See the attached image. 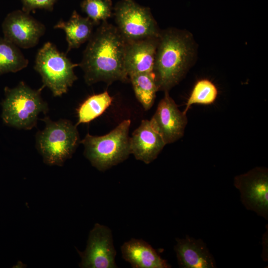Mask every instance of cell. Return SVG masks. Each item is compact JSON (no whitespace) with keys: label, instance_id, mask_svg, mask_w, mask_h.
Segmentation results:
<instances>
[{"label":"cell","instance_id":"6da1fadb","mask_svg":"<svg viewBox=\"0 0 268 268\" xmlns=\"http://www.w3.org/2000/svg\"><path fill=\"white\" fill-rule=\"evenodd\" d=\"M88 41L78 64L88 85L128 80L125 68L128 41L116 26L107 21L102 22Z\"/></svg>","mask_w":268,"mask_h":268},{"label":"cell","instance_id":"7a4b0ae2","mask_svg":"<svg viewBox=\"0 0 268 268\" xmlns=\"http://www.w3.org/2000/svg\"><path fill=\"white\" fill-rule=\"evenodd\" d=\"M191 56L189 42L183 34L173 31L160 35L153 73L158 90L168 91L185 74Z\"/></svg>","mask_w":268,"mask_h":268},{"label":"cell","instance_id":"3957f363","mask_svg":"<svg viewBox=\"0 0 268 268\" xmlns=\"http://www.w3.org/2000/svg\"><path fill=\"white\" fill-rule=\"evenodd\" d=\"M45 87L33 89L20 81L13 88H4V98L1 102V118L6 125L29 130L37 125L40 113L46 115L48 104L41 96Z\"/></svg>","mask_w":268,"mask_h":268},{"label":"cell","instance_id":"277c9868","mask_svg":"<svg viewBox=\"0 0 268 268\" xmlns=\"http://www.w3.org/2000/svg\"><path fill=\"white\" fill-rule=\"evenodd\" d=\"M130 125V120H125L104 135H86L81 142L84 147V154L93 166L104 171L127 159L131 154Z\"/></svg>","mask_w":268,"mask_h":268},{"label":"cell","instance_id":"5b68a950","mask_svg":"<svg viewBox=\"0 0 268 268\" xmlns=\"http://www.w3.org/2000/svg\"><path fill=\"white\" fill-rule=\"evenodd\" d=\"M41 120L45 126L36 135L37 149L46 164L62 166L71 157L79 142L76 126L66 119L53 121L46 117Z\"/></svg>","mask_w":268,"mask_h":268},{"label":"cell","instance_id":"8992f818","mask_svg":"<svg viewBox=\"0 0 268 268\" xmlns=\"http://www.w3.org/2000/svg\"><path fill=\"white\" fill-rule=\"evenodd\" d=\"M78 66L66 53L60 52L55 45L48 42L38 50L34 68L40 75L43 85L57 97L66 93L77 79L74 68Z\"/></svg>","mask_w":268,"mask_h":268},{"label":"cell","instance_id":"52a82bcc","mask_svg":"<svg viewBox=\"0 0 268 268\" xmlns=\"http://www.w3.org/2000/svg\"><path fill=\"white\" fill-rule=\"evenodd\" d=\"M114 10L116 27L127 41L159 37L160 34L149 8L134 0H121Z\"/></svg>","mask_w":268,"mask_h":268},{"label":"cell","instance_id":"ba28073f","mask_svg":"<svg viewBox=\"0 0 268 268\" xmlns=\"http://www.w3.org/2000/svg\"><path fill=\"white\" fill-rule=\"evenodd\" d=\"M234 185L240 193V200L245 207L268 219V169L256 167L247 172L237 175Z\"/></svg>","mask_w":268,"mask_h":268},{"label":"cell","instance_id":"9c48e42d","mask_svg":"<svg viewBox=\"0 0 268 268\" xmlns=\"http://www.w3.org/2000/svg\"><path fill=\"white\" fill-rule=\"evenodd\" d=\"M1 28L4 38L22 49L36 46L46 32L44 24L30 13L19 9L6 15Z\"/></svg>","mask_w":268,"mask_h":268},{"label":"cell","instance_id":"30bf717a","mask_svg":"<svg viewBox=\"0 0 268 268\" xmlns=\"http://www.w3.org/2000/svg\"><path fill=\"white\" fill-rule=\"evenodd\" d=\"M79 255L81 268H117L111 230L107 226L96 223L90 231L85 251L79 252Z\"/></svg>","mask_w":268,"mask_h":268},{"label":"cell","instance_id":"8fae6325","mask_svg":"<svg viewBox=\"0 0 268 268\" xmlns=\"http://www.w3.org/2000/svg\"><path fill=\"white\" fill-rule=\"evenodd\" d=\"M150 122L167 144L183 136L188 120L186 114L179 110L168 91H165Z\"/></svg>","mask_w":268,"mask_h":268},{"label":"cell","instance_id":"7c38bea8","mask_svg":"<svg viewBox=\"0 0 268 268\" xmlns=\"http://www.w3.org/2000/svg\"><path fill=\"white\" fill-rule=\"evenodd\" d=\"M166 145L150 121L142 120L130 138L131 154L145 164L155 160Z\"/></svg>","mask_w":268,"mask_h":268},{"label":"cell","instance_id":"4fadbf2b","mask_svg":"<svg viewBox=\"0 0 268 268\" xmlns=\"http://www.w3.org/2000/svg\"><path fill=\"white\" fill-rule=\"evenodd\" d=\"M174 246L178 263L182 268H214L216 267L213 256L206 244L201 239H196L186 235L177 238Z\"/></svg>","mask_w":268,"mask_h":268},{"label":"cell","instance_id":"5bb4252c","mask_svg":"<svg viewBox=\"0 0 268 268\" xmlns=\"http://www.w3.org/2000/svg\"><path fill=\"white\" fill-rule=\"evenodd\" d=\"M159 37L128 41L125 68L128 76L137 73L153 72Z\"/></svg>","mask_w":268,"mask_h":268},{"label":"cell","instance_id":"9a60e30c","mask_svg":"<svg viewBox=\"0 0 268 268\" xmlns=\"http://www.w3.org/2000/svg\"><path fill=\"white\" fill-rule=\"evenodd\" d=\"M121 250L123 258L134 268L171 267L156 250L142 239L132 238L125 242Z\"/></svg>","mask_w":268,"mask_h":268},{"label":"cell","instance_id":"2e32d148","mask_svg":"<svg viewBox=\"0 0 268 268\" xmlns=\"http://www.w3.org/2000/svg\"><path fill=\"white\" fill-rule=\"evenodd\" d=\"M95 25L88 17H82L74 10L68 21H65L61 19L54 26V28L64 31L67 43L66 53L67 54L71 50L79 48L90 39Z\"/></svg>","mask_w":268,"mask_h":268},{"label":"cell","instance_id":"e0dca14e","mask_svg":"<svg viewBox=\"0 0 268 268\" xmlns=\"http://www.w3.org/2000/svg\"><path fill=\"white\" fill-rule=\"evenodd\" d=\"M28 63L20 48L0 36V75L19 71L26 67Z\"/></svg>","mask_w":268,"mask_h":268},{"label":"cell","instance_id":"ac0fdd59","mask_svg":"<svg viewBox=\"0 0 268 268\" xmlns=\"http://www.w3.org/2000/svg\"><path fill=\"white\" fill-rule=\"evenodd\" d=\"M135 95L145 110H149L154 102L158 90L153 72H141L129 76Z\"/></svg>","mask_w":268,"mask_h":268},{"label":"cell","instance_id":"d6986e66","mask_svg":"<svg viewBox=\"0 0 268 268\" xmlns=\"http://www.w3.org/2000/svg\"><path fill=\"white\" fill-rule=\"evenodd\" d=\"M112 100L107 91L88 97L77 109L76 126L89 123L100 116L111 105Z\"/></svg>","mask_w":268,"mask_h":268},{"label":"cell","instance_id":"ffe728a7","mask_svg":"<svg viewBox=\"0 0 268 268\" xmlns=\"http://www.w3.org/2000/svg\"><path fill=\"white\" fill-rule=\"evenodd\" d=\"M80 7L95 25L107 21L113 14L111 0H83Z\"/></svg>","mask_w":268,"mask_h":268},{"label":"cell","instance_id":"44dd1931","mask_svg":"<svg viewBox=\"0 0 268 268\" xmlns=\"http://www.w3.org/2000/svg\"><path fill=\"white\" fill-rule=\"evenodd\" d=\"M217 95V88L211 81L207 79L201 80L195 84L183 112L186 114L193 104H211L216 99Z\"/></svg>","mask_w":268,"mask_h":268},{"label":"cell","instance_id":"7402d4cb","mask_svg":"<svg viewBox=\"0 0 268 268\" xmlns=\"http://www.w3.org/2000/svg\"><path fill=\"white\" fill-rule=\"evenodd\" d=\"M22 10L30 13L36 9H44L51 11L58 0H20Z\"/></svg>","mask_w":268,"mask_h":268},{"label":"cell","instance_id":"603a6c76","mask_svg":"<svg viewBox=\"0 0 268 268\" xmlns=\"http://www.w3.org/2000/svg\"><path fill=\"white\" fill-rule=\"evenodd\" d=\"M263 252H262V258L264 261H268V249H266V246L267 247L268 245V229L266 231L265 233L263 236Z\"/></svg>","mask_w":268,"mask_h":268}]
</instances>
